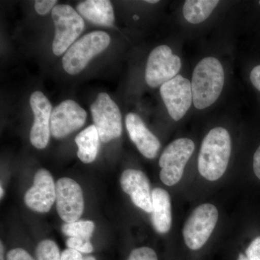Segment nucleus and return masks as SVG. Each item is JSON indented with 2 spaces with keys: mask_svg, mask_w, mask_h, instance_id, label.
<instances>
[{
  "mask_svg": "<svg viewBox=\"0 0 260 260\" xmlns=\"http://www.w3.org/2000/svg\"><path fill=\"white\" fill-rule=\"evenodd\" d=\"M232 153V140L229 132L223 127L210 130L205 137L199 156L198 171L208 181H216L226 171Z\"/></svg>",
  "mask_w": 260,
  "mask_h": 260,
  "instance_id": "nucleus-1",
  "label": "nucleus"
},
{
  "mask_svg": "<svg viewBox=\"0 0 260 260\" xmlns=\"http://www.w3.org/2000/svg\"><path fill=\"white\" fill-rule=\"evenodd\" d=\"M224 70L216 58L208 56L197 64L191 79L193 104L198 109H206L218 100L224 85Z\"/></svg>",
  "mask_w": 260,
  "mask_h": 260,
  "instance_id": "nucleus-2",
  "label": "nucleus"
},
{
  "mask_svg": "<svg viewBox=\"0 0 260 260\" xmlns=\"http://www.w3.org/2000/svg\"><path fill=\"white\" fill-rule=\"evenodd\" d=\"M111 39L104 31L89 32L80 38L69 48L62 57L63 68L68 74H79L85 69L89 61L105 50Z\"/></svg>",
  "mask_w": 260,
  "mask_h": 260,
  "instance_id": "nucleus-3",
  "label": "nucleus"
},
{
  "mask_svg": "<svg viewBox=\"0 0 260 260\" xmlns=\"http://www.w3.org/2000/svg\"><path fill=\"white\" fill-rule=\"evenodd\" d=\"M55 27L53 53L60 56L68 51L85 28L83 19L71 6L57 5L51 12Z\"/></svg>",
  "mask_w": 260,
  "mask_h": 260,
  "instance_id": "nucleus-4",
  "label": "nucleus"
},
{
  "mask_svg": "<svg viewBox=\"0 0 260 260\" xmlns=\"http://www.w3.org/2000/svg\"><path fill=\"white\" fill-rule=\"evenodd\" d=\"M194 148V142L189 138H179L168 145L159 160L160 180L164 184L171 186L179 183Z\"/></svg>",
  "mask_w": 260,
  "mask_h": 260,
  "instance_id": "nucleus-5",
  "label": "nucleus"
},
{
  "mask_svg": "<svg viewBox=\"0 0 260 260\" xmlns=\"http://www.w3.org/2000/svg\"><path fill=\"white\" fill-rule=\"evenodd\" d=\"M218 220V212L215 205L203 204L195 208L186 220L183 229V237L188 248L198 250L205 245Z\"/></svg>",
  "mask_w": 260,
  "mask_h": 260,
  "instance_id": "nucleus-6",
  "label": "nucleus"
},
{
  "mask_svg": "<svg viewBox=\"0 0 260 260\" xmlns=\"http://www.w3.org/2000/svg\"><path fill=\"white\" fill-rule=\"evenodd\" d=\"M90 112L103 143H109L121 136L122 121L120 110L107 93L99 94L96 100L90 106Z\"/></svg>",
  "mask_w": 260,
  "mask_h": 260,
  "instance_id": "nucleus-7",
  "label": "nucleus"
},
{
  "mask_svg": "<svg viewBox=\"0 0 260 260\" xmlns=\"http://www.w3.org/2000/svg\"><path fill=\"white\" fill-rule=\"evenodd\" d=\"M181 68L180 58L167 45L158 46L150 52L145 70V80L150 88L161 86L177 76Z\"/></svg>",
  "mask_w": 260,
  "mask_h": 260,
  "instance_id": "nucleus-8",
  "label": "nucleus"
},
{
  "mask_svg": "<svg viewBox=\"0 0 260 260\" xmlns=\"http://www.w3.org/2000/svg\"><path fill=\"white\" fill-rule=\"evenodd\" d=\"M57 213L65 223L78 221L83 215L84 198L81 186L70 178H61L56 182Z\"/></svg>",
  "mask_w": 260,
  "mask_h": 260,
  "instance_id": "nucleus-9",
  "label": "nucleus"
},
{
  "mask_svg": "<svg viewBox=\"0 0 260 260\" xmlns=\"http://www.w3.org/2000/svg\"><path fill=\"white\" fill-rule=\"evenodd\" d=\"M160 93L169 115L174 121L182 119L193 102L190 81L181 75L162 85Z\"/></svg>",
  "mask_w": 260,
  "mask_h": 260,
  "instance_id": "nucleus-10",
  "label": "nucleus"
},
{
  "mask_svg": "<svg viewBox=\"0 0 260 260\" xmlns=\"http://www.w3.org/2000/svg\"><path fill=\"white\" fill-rule=\"evenodd\" d=\"M86 119L87 113L79 104L73 100L64 101L51 112V135L56 139H62L81 128Z\"/></svg>",
  "mask_w": 260,
  "mask_h": 260,
  "instance_id": "nucleus-11",
  "label": "nucleus"
},
{
  "mask_svg": "<svg viewBox=\"0 0 260 260\" xmlns=\"http://www.w3.org/2000/svg\"><path fill=\"white\" fill-rule=\"evenodd\" d=\"M34 120L30 133L31 144L37 149L47 146L50 139V120L52 106L49 99L41 91H35L30 98Z\"/></svg>",
  "mask_w": 260,
  "mask_h": 260,
  "instance_id": "nucleus-12",
  "label": "nucleus"
},
{
  "mask_svg": "<svg viewBox=\"0 0 260 260\" xmlns=\"http://www.w3.org/2000/svg\"><path fill=\"white\" fill-rule=\"evenodd\" d=\"M25 205L37 213H48L56 201V184L49 172L39 169L34 176V185L24 197Z\"/></svg>",
  "mask_w": 260,
  "mask_h": 260,
  "instance_id": "nucleus-13",
  "label": "nucleus"
},
{
  "mask_svg": "<svg viewBox=\"0 0 260 260\" xmlns=\"http://www.w3.org/2000/svg\"><path fill=\"white\" fill-rule=\"evenodd\" d=\"M120 184L135 206L146 213H152V191L150 181L144 173L136 169H126L121 174Z\"/></svg>",
  "mask_w": 260,
  "mask_h": 260,
  "instance_id": "nucleus-14",
  "label": "nucleus"
},
{
  "mask_svg": "<svg viewBox=\"0 0 260 260\" xmlns=\"http://www.w3.org/2000/svg\"><path fill=\"white\" fill-rule=\"evenodd\" d=\"M126 127L132 141L145 158L153 159L158 155L160 143L148 129L141 118L134 113L126 116Z\"/></svg>",
  "mask_w": 260,
  "mask_h": 260,
  "instance_id": "nucleus-15",
  "label": "nucleus"
},
{
  "mask_svg": "<svg viewBox=\"0 0 260 260\" xmlns=\"http://www.w3.org/2000/svg\"><path fill=\"white\" fill-rule=\"evenodd\" d=\"M152 203L151 221L154 229L159 234H167L172 223L170 195L165 189L155 188L152 191Z\"/></svg>",
  "mask_w": 260,
  "mask_h": 260,
  "instance_id": "nucleus-16",
  "label": "nucleus"
},
{
  "mask_svg": "<svg viewBox=\"0 0 260 260\" xmlns=\"http://www.w3.org/2000/svg\"><path fill=\"white\" fill-rule=\"evenodd\" d=\"M78 12L84 18L95 25L112 26L114 13L109 0H87L78 4Z\"/></svg>",
  "mask_w": 260,
  "mask_h": 260,
  "instance_id": "nucleus-17",
  "label": "nucleus"
},
{
  "mask_svg": "<svg viewBox=\"0 0 260 260\" xmlns=\"http://www.w3.org/2000/svg\"><path fill=\"white\" fill-rule=\"evenodd\" d=\"M100 138L95 125L85 128L75 138L78 145V157L82 162L90 164L96 158L99 152Z\"/></svg>",
  "mask_w": 260,
  "mask_h": 260,
  "instance_id": "nucleus-18",
  "label": "nucleus"
},
{
  "mask_svg": "<svg viewBox=\"0 0 260 260\" xmlns=\"http://www.w3.org/2000/svg\"><path fill=\"white\" fill-rule=\"evenodd\" d=\"M218 0H187L183 8V15L191 24L203 23L218 6Z\"/></svg>",
  "mask_w": 260,
  "mask_h": 260,
  "instance_id": "nucleus-19",
  "label": "nucleus"
},
{
  "mask_svg": "<svg viewBox=\"0 0 260 260\" xmlns=\"http://www.w3.org/2000/svg\"><path fill=\"white\" fill-rule=\"evenodd\" d=\"M95 229V224L90 220H79L74 223H64L61 232L69 237H78L90 240Z\"/></svg>",
  "mask_w": 260,
  "mask_h": 260,
  "instance_id": "nucleus-20",
  "label": "nucleus"
},
{
  "mask_svg": "<svg viewBox=\"0 0 260 260\" xmlns=\"http://www.w3.org/2000/svg\"><path fill=\"white\" fill-rule=\"evenodd\" d=\"M36 253L37 260H61L59 247L55 242L49 239L43 240L39 243Z\"/></svg>",
  "mask_w": 260,
  "mask_h": 260,
  "instance_id": "nucleus-21",
  "label": "nucleus"
},
{
  "mask_svg": "<svg viewBox=\"0 0 260 260\" xmlns=\"http://www.w3.org/2000/svg\"><path fill=\"white\" fill-rule=\"evenodd\" d=\"M67 246L70 249H75L80 253H91L93 251V246L88 239L78 237H70L67 240Z\"/></svg>",
  "mask_w": 260,
  "mask_h": 260,
  "instance_id": "nucleus-22",
  "label": "nucleus"
},
{
  "mask_svg": "<svg viewBox=\"0 0 260 260\" xmlns=\"http://www.w3.org/2000/svg\"><path fill=\"white\" fill-rule=\"evenodd\" d=\"M127 260H158V256L151 248L144 246L132 251Z\"/></svg>",
  "mask_w": 260,
  "mask_h": 260,
  "instance_id": "nucleus-23",
  "label": "nucleus"
},
{
  "mask_svg": "<svg viewBox=\"0 0 260 260\" xmlns=\"http://www.w3.org/2000/svg\"><path fill=\"white\" fill-rule=\"evenodd\" d=\"M245 255L249 260H260V237H256L249 244Z\"/></svg>",
  "mask_w": 260,
  "mask_h": 260,
  "instance_id": "nucleus-24",
  "label": "nucleus"
},
{
  "mask_svg": "<svg viewBox=\"0 0 260 260\" xmlns=\"http://www.w3.org/2000/svg\"><path fill=\"white\" fill-rule=\"evenodd\" d=\"M56 3H57L56 0H37L35 2L36 11L38 14L41 15L47 14L55 7Z\"/></svg>",
  "mask_w": 260,
  "mask_h": 260,
  "instance_id": "nucleus-25",
  "label": "nucleus"
},
{
  "mask_svg": "<svg viewBox=\"0 0 260 260\" xmlns=\"http://www.w3.org/2000/svg\"><path fill=\"white\" fill-rule=\"evenodd\" d=\"M7 260H35L28 251L21 248L12 249L7 254Z\"/></svg>",
  "mask_w": 260,
  "mask_h": 260,
  "instance_id": "nucleus-26",
  "label": "nucleus"
},
{
  "mask_svg": "<svg viewBox=\"0 0 260 260\" xmlns=\"http://www.w3.org/2000/svg\"><path fill=\"white\" fill-rule=\"evenodd\" d=\"M81 253L73 249H65L61 254V260H83Z\"/></svg>",
  "mask_w": 260,
  "mask_h": 260,
  "instance_id": "nucleus-27",
  "label": "nucleus"
},
{
  "mask_svg": "<svg viewBox=\"0 0 260 260\" xmlns=\"http://www.w3.org/2000/svg\"><path fill=\"white\" fill-rule=\"evenodd\" d=\"M250 80L252 85L260 91V65L256 66L251 70Z\"/></svg>",
  "mask_w": 260,
  "mask_h": 260,
  "instance_id": "nucleus-28",
  "label": "nucleus"
},
{
  "mask_svg": "<svg viewBox=\"0 0 260 260\" xmlns=\"http://www.w3.org/2000/svg\"><path fill=\"white\" fill-rule=\"evenodd\" d=\"M253 169L256 177L260 179V145L256 150L253 158Z\"/></svg>",
  "mask_w": 260,
  "mask_h": 260,
  "instance_id": "nucleus-29",
  "label": "nucleus"
},
{
  "mask_svg": "<svg viewBox=\"0 0 260 260\" xmlns=\"http://www.w3.org/2000/svg\"><path fill=\"white\" fill-rule=\"evenodd\" d=\"M0 256H1V260H5L4 259V246H3V242H1L0 244Z\"/></svg>",
  "mask_w": 260,
  "mask_h": 260,
  "instance_id": "nucleus-30",
  "label": "nucleus"
},
{
  "mask_svg": "<svg viewBox=\"0 0 260 260\" xmlns=\"http://www.w3.org/2000/svg\"><path fill=\"white\" fill-rule=\"evenodd\" d=\"M238 260H249L246 257L245 254H239V258H238Z\"/></svg>",
  "mask_w": 260,
  "mask_h": 260,
  "instance_id": "nucleus-31",
  "label": "nucleus"
},
{
  "mask_svg": "<svg viewBox=\"0 0 260 260\" xmlns=\"http://www.w3.org/2000/svg\"><path fill=\"white\" fill-rule=\"evenodd\" d=\"M146 3H150V4H156V3H159L158 0H147Z\"/></svg>",
  "mask_w": 260,
  "mask_h": 260,
  "instance_id": "nucleus-32",
  "label": "nucleus"
},
{
  "mask_svg": "<svg viewBox=\"0 0 260 260\" xmlns=\"http://www.w3.org/2000/svg\"><path fill=\"white\" fill-rule=\"evenodd\" d=\"M83 260H96V259L93 256H89L84 258Z\"/></svg>",
  "mask_w": 260,
  "mask_h": 260,
  "instance_id": "nucleus-33",
  "label": "nucleus"
},
{
  "mask_svg": "<svg viewBox=\"0 0 260 260\" xmlns=\"http://www.w3.org/2000/svg\"><path fill=\"white\" fill-rule=\"evenodd\" d=\"M0 191H1V195H0V196H1V199H2V198H3V197L4 196V193H5L4 189H3V186H1V187H0Z\"/></svg>",
  "mask_w": 260,
  "mask_h": 260,
  "instance_id": "nucleus-34",
  "label": "nucleus"
},
{
  "mask_svg": "<svg viewBox=\"0 0 260 260\" xmlns=\"http://www.w3.org/2000/svg\"><path fill=\"white\" fill-rule=\"evenodd\" d=\"M133 18H134L135 19H138V18H139V17H138V16H134V17H133Z\"/></svg>",
  "mask_w": 260,
  "mask_h": 260,
  "instance_id": "nucleus-35",
  "label": "nucleus"
},
{
  "mask_svg": "<svg viewBox=\"0 0 260 260\" xmlns=\"http://www.w3.org/2000/svg\"><path fill=\"white\" fill-rule=\"evenodd\" d=\"M259 5H260V1H259Z\"/></svg>",
  "mask_w": 260,
  "mask_h": 260,
  "instance_id": "nucleus-36",
  "label": "nucleus"
}]
</instances>
